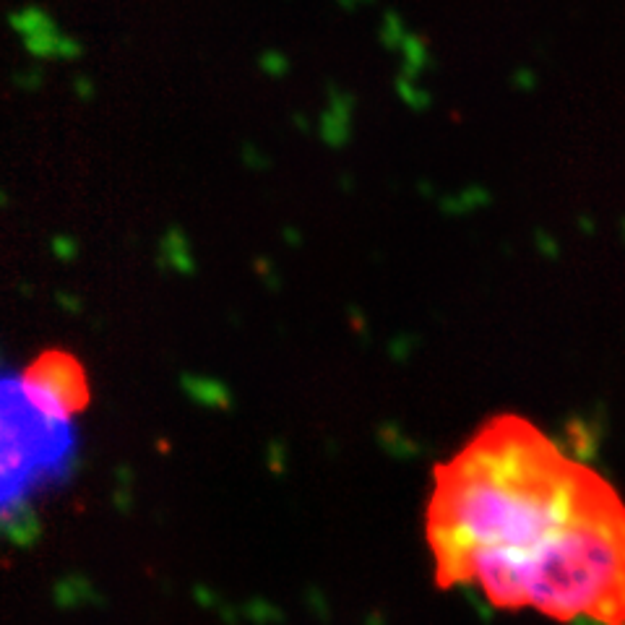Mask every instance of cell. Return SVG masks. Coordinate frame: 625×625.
<instances>
[{
  "label": "cell",
  "instance_id": "obj_3",
  "mask_svg": "<svg viewBox=\"0 0 625 625\" xmlns=\"http://www.w3.org/2000/svg\"><path fill=\"white\" fill-rule=\"evenodd\" d=\"M19 386L42 414L58 422H71L76 414H81L89 406L92 399L84 363L66 349L39 352L24 368Z\"/></svg>",
  "mask_w": 625,
  "mask_h": 625
},
{
  "label": "cell",
  "instance_id": "obj_2",
  "mask_svg": "<svg viewBox=\"0 0 625 625\" xmlns=\"http://www.w3.org/2000/svg\"><path fill=\"white\" fill-rule=\"evenodd\" d=\"M71 453V425L42 414L19 383L0 381V524L63 477Z\"/></svg>",
  "mask_w": 625,
  "mask_h": 625
},
{
  "label": "cell",
  "instance_id": "obj_1",
  "mask_svg": "<svg viewBox=\"0 0 625 625\" xmlns=\"http://www.w3.org/2000/svg\"><path fill=\"white\" fill-rule=\"evenodd\" d=\"M425 540L441 589L563 625H625V501L521 414L490 417L433 469Z\"/></svg>",
  "mask_w": 625,
  "mask_h": 625
}]
</instances>
